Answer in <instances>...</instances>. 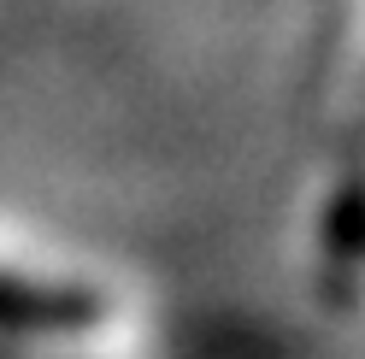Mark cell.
I'll return each instance as SVG.
<instances>
[{"label":"cell","mask_w":365,"mask_h":359,"mask_svg":"<svg viewBox=\"0 0 365 359\" xmlns=\"http://www.w3.org/2000/svg\"><path fill=\"white\" fill-rule=\"evenodd\" d=\"M101 324H106V301L95 288L0 277V335H12V342H83Z\"/></svg>","instance_id":"1"},{"label":"cell","mask_w":365,"mask_h":359,"mask_svg":"<svg viewBox=\"0 0 365 359\" xmlns=\"http://www.w3.org/2000/svg\"><path fill=\"white\" fill-rule=\"evenodd\" d=\"M0 359H41V353H30V348H0Z\"/></svg>","instance_id":"2"}]
</instances>
